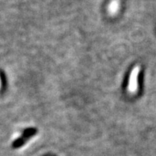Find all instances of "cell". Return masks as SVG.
I'll use <instances>...</instances> for the list:
<instances>
[{
	"mask_svg": "<svg viewBox=\"0 0 156 156\" xmlns=\"http://www.w3.org/2000/svg\"><path fill=\"white\" fill-rule=\"evenodd\" d=\"M36 133H37V130H36L35 129H28L24 132L23 134H22V136L25 137V138L27 140V139H29L30 137L33 136L35 135Z\"/></svg>",
	"mask_w": 156,
	"mask_h": 156,
	"instance_id": "cell-3",
	"label": "cell"
},
{
	"mask_svg": "<svg viewBox=\"0 0 156 156\" xmlns=\"http://www.w3.org/2000/svg\"><path fill=\"white\" fill-rule=\"evenodd\" d=\"M26 141V139L22 136L20 138H18V140H16L14 141V144H13V147H19L22 146V145L25 144Z\"/></svg>",
	"mask_w": 156,
	"mask_h": 156,
	"instance_id": "cell-4",
	"label": "cell"
},
{
	"mask_svg": "<svg viewBox=\"0 0 156 156\" xmlns=\"http://www.w3.org/2000/svg\"><path fill=\"white\" fill-rule=\"evenodd\" d=\"M119 7V2L117 0H114L113 2H111L109 5V11L110 14H115L117 11Z\"/></svg>",
	"mask_w": 156,
	"mask_h": 156,
	"instance_id": "cell-2",
	"label": "cell"
},
{
	"mask_svg": "<svg viewBox=\"0 0 156 156\" xmlns=\"http://www.w3.org/2000/svg\"><path fill=\"white\" fill-rule=\"evenodd\" d=\"M140 71V67L139 66L135 67L131 71V74L129 75V85H128V90L130 93H135L138 87V83H137V79H138V75Z\"/></svg>",
	"mask_w": 156,
	"mask_h": 156,
	"instance_id": "cell-1",
	"label": "cell"
}]
</instances>
